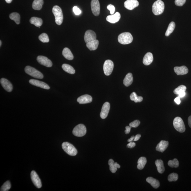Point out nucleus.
<instances>
[{
    "mask_svg": "<svg viewBox=\"0 0 191 191\" xmlns=\"http://www.w3.org/2000/svg\"><path fill=\"white\" fill-rule=\"evenodd\" d=\"M164 9V3L161 0L155 1L152 6V12L156 15H160L163 13Z\"/></svg>",
    "mask_w": 191,
    "mask_h": 191,
    "instance_id": "f257e3e1",
    "label": "nucleus"
},
{
    "mask_svg": "<svg viewBox=\"0 0 191 191\" xmlns=\"http://www.w3.org/2000/svg\"><path fill=\"white\" fill-rule=\"evenodd\" d=\"M133 38L132 35L129 32H124L120 34L118 37V41L121 44H128L132 43Z\"/></svg>",
    "mask_w": 191,
    "mask_h": 191,
    "instance_id": "f03ea898",
    "label": "nucleus"
},
{
    "mask_svg": "<svg viewBox=\"0 0 191 191\" xmlns=\"http://www.w3.org/2000/svg\"><path fill=\"white\" fill-rule=\"evenodd\" d=\"M52 11L55 17L56 23L59 25L62 24L64 17L61 9L59 6L55 5Z\"/></svg>",
    "mask_w": 191,
    "mask_h": 191,
    "instance_id": "7ed1b4c3",
    "label": "nucleus"
},
{
    "mask_svg": "<svg viewBox=\"0 0 191 191\" xmlns=\"http://www.w3.org/2000/svg\"><path fill=\"white\" fill-rule=\"evenodd\" d=\"M62 146L64 152L69 156H75L77 154V151L76 148L69 142H64L62 143Z\"/></svg>",
    "mask_w": 191,
    "mask_h": 191,
    "instance_id": "20e7f679",
    "label": "nucleus"
},
{
    "mask_svg": "<svg viewBox=\"0 0 191 191\" xmlns=\"http://www.w3.org/2000/svg\"><path fill=\"white\" fill-rule=\"evenodd\" d=\"M25 72L27 74L35 78L42 79L44 77L40 72L30 66H27L25 67Z\"/></svg>",
    "mask_w": 191,
    "mask_h": 191,
    "instance_id": "39448f33",
    "label": "nucleus"
},
{
    "mask_svg": "<svg viewBox=\"0 0 191 191\" xmlns=\"http://www.w3.org/2000/svg\"><path fill=\"white\" fill-rule=\"evenodd\" d=\"M173 125L176 130L181 133L184 132L185 127L182 119L179 117H177L174 119Z\"/></svg>",
    "mask_w": 191,
    "mask_h": 191,
    "instance_id": "423d86ee",
    "label": "nucleus"
},
{
    "mask_svg": "<svg viewBox=\"0 0 191 191\" xmlns=\"http://www.w3.org/2000/svg\"><path fill=\"white\" fill-rule=\"evenodd\" d=\"M85 126L83 124H80L75 127L73 131V134L75 136L81 137L85 135L86 133Z\"/></svg>",
    "mask_w": 191,
    "mask_h": 191,
    "instance_id": "0eeeda50",
    "label": "nucleus"
},
{
    "mask_svg": "<svg viewBox=\"0 0 191 191\" xmlns=\"http://www.w3.org/2000/svg\"><path fill=\"white\" fill-rule=\"evenodd\" d=\"M114 65L113 61L109 59L106 60L103 64V71L107 76H109L112 73L114 68Z\"/></svg>",
    "mask_w": 191,
    "mask_h": 191,
    "instance_id": "6e6552de",
    "label": "nucleus"
},
{
    "mask_svg": "<svg viewBox=\"0 0 191 191\" xmlns=\"http://www.w3.org/2000/svg\"><path fill=\"white\" fill-rule=\"evenodd\" d=\"M92 12L93 15L98 16L100 14V6L98 0H92L91 3Z\"/></svg>",
    "mask_w": 191,
    "mask_h": 191,
    "instance_id": "1a4fd4ad",
    "label": "nucleus"
},
{
    "mask_svg": "<svg viewBox=\"0 0 191 191\" xmlns=\"http://www.w3.org/2000/svg\"><path fill=\"white\" fill-rule=\"evenodd\" d=\"M30 176L32 182L35 186L37 188H41L42 187L41 181L37 173L35 171H32L30 174Z\"/></svg>",
    "mask_w": 191,
    "mask_h": 191,
    "instance_id": "9d476101",
    "label": "nucleus"
},
{
    "mask_svg": "<svg viewBox=\"0 0 191 191\" xmlns=\"http://www.w3.org/2000/svg\"><path fill=\"white\" fill-rule=\"evenodd\" d=\"M37 61L40 64L48 67H51L53 66L51 60L47 57L43 56H39L37 57Z\"/></svg>",
    "mask_w": 191,
    "mask_h": 191,
    "instance_id": "9b49d317",
    "label": "nucleus"
},
{
    "mask_svg": "<svg viewBox=\"0 0 191 191\" xmlns=\"http://www.w3.org/2000/svg\"><path fill=\"white\" fill-rule=\"evenodd\" d=\"M84 38L85 41L86 43L95 40L96 39V34L93 30H88L85 34Z\"/></svg>",
    "mask_w": 191,
    "mask_h": 191,
    "instance_id": "f8f14e48",
    "label": "nucleus"
},
{
    "mask_svg": "<svg viewBox=\"0 0 191 191\" xmlns=\"http://www.w3.org/2000/svg\"><path fill=\"white\" fill-rule=\"evenodd\" d=\"M110 109V104L109 102H106L103 105L101 111L100 113L101 118L105 119L108 116Z\"/></svg>",
    "mask_w": 191,
    "mask_h": 191,
    "instance_id": "ddd939ff",
    "label": "nucleus"
},
{
    "mask_svg": "<svg viewBox=\"0 0 191 191\" xmlns=\"http://www.w3.org/2000/svg\"><path fill=\"white\" fill-rule=\"evenodd\" d=\"M30 83L32 85L37 86L45 89L48 90L50 89L49 86L44 82H41L35 79H30L29 80Z\"/></svg>",
    "mask_w": 191,
    "mask_h": 191,
    "instance_id": "4468645a",
    "label": "nucleus"
},
{
    "mask_svg": "<svg viewBox=\"0 0 191 191\" xmlns=\"http://www.w3.org/2000/svg\"><path fill=\"white\" fill-rule=\"evenodd\" d=\"M139 3L137 0H127L124 3V7L129 10L134 9L137 7Z\"/></svg>",
    "mask_w": 191,
    "mask_h": 191,
    "instance_id": "2eb2a0df",
    "label": "nucleus"
},
{
    "mask_svg": "<svg viewBox=\"0 0 191 191\" xmlns=\"http://www.w3.org/2000/svg\"><path fill=\"white\" fill-rule=\"evenodd\" d=\"M0 82H1V86L5 90L8 92H10L12 91V89H13L12 84L7 79L4 78H1Z\"/></svg>",
    "mask_w": 191,
    "mask_h": 191,
    "instance_id": "dca6fc26",
    "label": "nucleus"
},
{
    "mask_svg": "<svg viewBox=\"0 0 191 191\" xmlns=\"http://www.w3.org/2000/svg\"><path fill=\"white\" fill-rule=\"evenodd\" d=\"M92 97L88 95H82L77 99V102L80 104L90 103L92 101Z\"/></svg>",
    "mask_w": 191,
    "mask_h": 191,
    "instance_id": "f3484780",
    "label": "nucleus"
},
{
    "mask_svg": "<svg viewBox=\"0 0 191 191\" xmlns=\"http://www.w3.org/2000/svg\"><path fill=\"white\" fill-rule=\"evenodd\" d=\"M175 72L178 75H182L187 74L189 70L186 66L176 67L174 68Z\"/></svg>",
    "mask_w": 191,
    "mask_h": 191,
    "instance_id": "a211bd4d",
    "label": "nucleus"
},
{
    "mask_svg": "<svg viewBox=\"0 0 191 191\" xmlns=\"http://www.w3.org/2000/svg\"><path fill=\"white\" fill-rule=\"evenodd\" d=\"M121 18V15L119 12H116L114 14L108 16L106 18V20L109 22L111 23H116Z\"/></svg>",
    "mask_w": 191,
    "mask_h": 191,
    "instance_id": "6ab92c4d",
    "label": "nucleus"
},
{
    "mask_svg": "<svg viewBox=\"0 0 191 191\" xmlns=\"http://www.w3.org/2000/svg\"><path fill=\"white\" fill-rule=\"evenodd\" d=\"M169 145L168 141L165 140H161L159 143L158 144L156 148V150L158 152L163 153L166 150Z\"/></svg>",
    "mask_w": 191,
    "mask_h": 191,
    "instance_id": "aec40b11",
    "label": "nucleus"
},
{
    "mask_svg": "<svg viewBox=\"0 0 191 191\" xmlns=\"http://www.w3.org/2000/svg\"><path fill=\"white\" fill-rule=\"evenodd\" d=\"M153 60V55L152 53H148L145 56L143 59V64L146 66L150 65Z\"/></svg>",
    "mask_w": 191,
    "mask_h": 191,
    "instance_id": "412c9836",
    "label": "nucleus"
},
{
    "mask_svg": "<svg viewBox=\"0 0 191 191\" xmlns=\"http://www.w3.org/2000/svg\"><path fill=\"white\" fill-rule=\"evenodd\" d=\"M99 41L96 39L86 43V46L90 50L93 51L97 49Z\"/></svg>",
    "mask_w": 191,
    "mask_h": 191,
    "instance_id": "4be33fe9",
    "label": "nucleus"
},
{
    "mask_svg": "<svg viewBox=\"0 0 191 191\" xmlns=\"http://www.w3.org/2000/svg\"><path fill=\"white\" fill-rule=\"evenodd\" d=\"M133 77L132 73H129L126 75L123 80V83L124 85L127 87L131 85L132 83Z\"/></svg>",
    "mask_w": 191,
    "mask_h": 191,
    "instance_id": "5701e85b",
    "label": "nucleus"
},
{
    "mask_svg": "<svg viewBox=\"0 0 191 191\" xmlns=\"http://www.w3.org/2000/svg\"><path fill=\"white\" fill-rule=\"evenodd\" d=\"M62 55L65 58L68 60H73L74 56L72 53L69 49L67 48H64L63 50Z\"/></svg>",
    "mask_w": 191,
    "mask_h": 191,
    "instance_id": "b1692460",
    "label": "nucleus"
},
{
    "mask_svg": "<svg viewBox=\"0 0 191 191\" xmlns=\"http://www.w3.org/2000/svg\"><path fill=\"white\" fill-rule=\"evenodd\" d=\"M146 181L148 183L150 184L153 188L155 189L158 188L160 186L159 181L153 177H149L147 178L146 179Z\"/></svg>",
    "mask_w": 191,
    "mask_h": 191,
    "instance_id": "393cba45",
    "label": "nucleus"
},
{
    "mask_svg": "<svg viewBox=\"0 0 191 191\" xmlns=\"http://www.w3.org/2000/svg\"><path fill=\"white\" fill-rule=\"evenodd\" d=\"M155 164H156L158 172L160 174H163L165 170L163 161L161 160H157L155 161Z\"/></svg>",
    "mask_w": 191,
    "mask_h": 191,
    "instance_id": "a878e982",
    "label": "nucleus"
},
{
    "mask_svg": "<svg viewBox=\"0 0 191 191\" xmlns=\"http://www.w3.org/2000/svg\"><path fill=\"white\" fill-rule=\"evenodd\" d=\"M43 4V0H34L32 4V8L35 10H40L42 8Z\"/></svg>",
    "mask_w": 191,
    "mask_h": 191,
    "instance_id": "bb28decb",
    "label": "nucleus"
},
{
    "mask_svg": "<svg viewBox=\"0 0 191 191\" xmlns=\"http://www.w3.org/2000/svg\"><path fill=\"white\" fill-rule=\"evenodd\" d=\"M30 22L32 24L35 25L37 27H41L42 25V20L37 17H32L30 20Z\"/></svg>",
    "mask_w": 191,
    "mask_h": 191,
    "instance_id": "cd10ccee",
    "label": "nucleus"
},
{
    "mask_svg": "<svg viewBox=\"0 0 191 191\" xmlns=\"http://www.w3.org/2000/svg\"><path fill=\"white\" fill-rule=\"evenodd\" d=\"M147 160L146 158L144 157H141L139 158L138 161V165L137 167L139 170H142L143 169L146 164Z\"/></svg>",
    "mask_w": 191,
    "mask_h": 191,
    "instance_id": "c85d7f7f",
    "label": "nucleus"
},
{
    "mask_svg": "<svg viewBox=\"0 0 191 191\" xmlns=\"http://www.w3.org/2000/svg\"><path fill=\"white\" fill-rule=\"evenodd\" d=\"M62 68L64 71L71 74H74L75 73V70L69 64H63Z\"/></svg>",
    "mask_w": 191,
    "mask_h": 191,
    "instance_id": "c756f323",
    "label": "nucleus"
},
{
    "mask_svg": "<svg viewBox=\"0 0 191 191\" xmlns=\"http://www.w3.org/2000/svg\"><path fill=\"white\" fill-rule=\"evenodd\" d=\"M10 18L15 22L17 24L19 25L20 20V17L19 14L17 12H13L11 14L9 15Z\"/></svg>",
    "mask_w": 191,
    "mask_h": 191,
    "instance_id": "7c9ffc66",
    "label": "nucleus"
},
{
    "mask_svg": "<svg viewBox=\"0 0 191 191\" xmlns=\"http://www.w3.org/2000/svg\"><path fill=\"white\" fill-rule=\"evenodd\" d=\"M175 23L174 22H171L169 25L166 32L165 33V35L167 37L169 36L174 31L175 28Z\"/></svg>",
    "mask_w": 191,
    "mask_h": 191,
    "instance_id": "2f4dec72",
    "label": "nucleus"
},
{
    "mask_svg": "<svg viewBox=\"0 0 191 191\" xmlns=\"http://www.w3.org/2000/svg\"><path fill=\"white\" fill-rule=\"evenodd\" d=\"M130 98L131 101H134L135 103L141 102L143 100V97L138 96L135 92L131 93L130 95Z\"/></svg>",
    "mask_w": 191,
    "mask_h": 191,
    "instance_id": "473e14b6",
    "label": "nucleus"
},
{
    "mask_svg": "<svg viewBox=\"0 0 191 191\" xmlns=\"http://www.w3.org/2000/svg\"><path fill=\"white\" fill-rule=\"evenodd\" d=\"M109 166L110 170L113 173L116 172L117 170V168L116 163H115L112 159H110L109 161Z\"/></svg>",
    "mask_w": 191,
    "mask_h": 191,
    "instance_id": "72a5a7b5",
    "label": "nucleus"
},
{
    "mask_svg": "<svg viewBox=\"0 0 191 191\" xmlns=\"http://www.w3.org/2000/svg\"><path fill=\"white\" fill-rule=\"evenodd\" d=\"M187 87L186 86L184 85H180L174 90V93L175 94L177 95L180 93L185 92L186 90Z\"/></svg>",
    "mask_w": 191,
    "mask_h": 191,
    "instance_id": "f704fd0d",
    "label": "nucleus"
},
{
    "mask_svg": "<svg viewBox=\"0 0 191 191\" xmlns=\"http://www.w3.org/2000/svg\"><path fill=\"white\" fill-rule=\"evenodd\" d=\"M179 161L176 158H174L173 160H169L168 163V165L171 167L177 168L179 166Z\"/></svg>",
    "mask_w": 191,
    "mask_h": 191,
    "instance_id": "c9c22d12",
    "label": "nucleus"
},
{
    "mask_svg": "<svg viewBox=\"0 0 191 191\" xmlns=\"http://www.w3.org/2000/svg\"><path fill=\"white\" fill-rule=\"evenodd\" d=\"M39 39L40 41L43 43H48L49 41L48 35L45 33H43L40 35L39 37Z\"/></svg>",
    "mask_w": 191,
    "mask_h": 191,
    "instance_id": "e433bc0d",
    "label": "nucleus"
},
{
    "mask_svg": "<svg viewBox=\"0 0 191 191\" xmlns=\"http://www.w3.org/2000/svg\"><path fill=\"white\" fill-rule=\"evenodd\" d=\"M11 187V183L9 181H7L1 186V191H8L10 190Z\"/></svg>",
    "mask_w": 191,
    "mask_h": 191,
    "instance_id": "4c0bfd02",
    "label": "nucleus"
},
{
    "mask_svg": "<svg viewBox=\"0 0 191 191\" xmlns=\"http://www.w3.org/2000/svg\"><path fill=\"white\" fill-rule=\"evenodd\" d=\"M178 178V174L176 173H173L168 176V180L169 182H175L177 181Z\"/></svg>",
    "mask_w": 191,
    "mask_h": 191,
    "instance_id": "58836bf2",
    "label": "nucleus"
},
{
    "mask_svg": "<svg viewBox=\"0 0 191 191\" xmlns=\"http://www.w3.org/2000/svg\"><path fill=\"white\" fill-rule=\"evenodd\" d=\"M140 122L138 120H135L134 122H131L129 124V126L131 127L136 128L140 125Z\"/></svg>",
    "mask_w": 191,
    "mask_h": 191,
    "instance_id": "ea45409f",
    "label": "nucleus"
},
{
    "mask_svg": "<svg viewBox=\"0 0 191 191\" xmlns=\"http://www.w3.org/2000/svg\"><path fill=\"white\" fill-rule=\"evenodd\" d=\"M186 0H175V4L178 6H182L186 2Z\"/></svg>",
    "mask_w": 191,
    "mask_h": 191,
    "instance_id": "a19ab883",
    "label": "nucleus"
},
{
    "mask_svg": "<svg viewBox=\"0 0 191 191\" xmlns=\"http://www.w3.org/2000/svg\"><path fill=\"white\" fill-rule=\"evenodd\" d=\"M107 8L108 10L110 11V13L111 15L114 14L115 11V8L114 5L111 4H109L108 5Z\"/></svg>",
    "mask_w": 191,
    "mask_h": 191,
    "instance_id": "79ce46f5",
    "label": "nucleus"
},
{
    "mask_svg": "<svg viewBox=\"0 0 191 191\" xmlns=\"http://www.w3.org/2000/svg\"><path fill=\"white\" fill-rule=\"evenodd\" d=\"M73 12H74L75 15H79L82 13V11L77 7H74L73 9Z\"/></svg>",
    "mask_w": 191,
    "mask_h": 191,
    "instance_id": "37998d69",
    "label": "nucleus"
},
{
    "mask_svg": "<svg viewBox=\"0 0 191 191\" xmlns=\"http://www.w3.org/2000/svg\"><path fill=\"white\" fill-rule=\"evenodd\" d=\"M136 146V143L134 142H130L127 145V146L129 148H134Z\"/></svg>",
    "mask_w": 191,
    "mask_h": 191,
    "instance_id": "c03bdc74",
    "label": "nucleus"
},
{
    "mask_svg": "<svg viewBox=\"0 0 191 191\" xmlns=\"http://www.w3.org/2000/svg\"><path fill=\"white\" fill-rule=\"evenodd\" d=\"M126 130L125 131V133L126 134H129L131 131V127L130 126H127L125 127Z\"/></svg>",
    "mask_w": 191,
    "mask_h": 191,
    "instance_id": "a18cd8bd",
    "label": "nucleus"
},
{
    "mask_svg": "<svg viewBox=\"0 0 191 191\" xmlns=\"http://www.w3.org/2000/svg\"><path fill=\"white\" fill-rule=\"evenodd\" d=\"M174 102H175L176 104L179 105L181 103V101L180 100V98L179 96L176 97V98L174 99Z\"/></svg>",
    "mask_w": 191,
    "mask_h": 191,
    "instance_id": "49530a36",
    "label": "nucleus"
},
{
    "mask_svg": "<svg viewBox=\"0 0 191 191\" xmlns=\"http://www.w3.org/2000/svg\"><path fill=\"white\" fill-rule=\"evenodd\" d=\"M140 137H141V135L140 134H138L135 137V138L134 140V141H137L139 140L140 139Z\"/></svg>",
    "mask_w": 191,
    "mask_h": 191,
    "instance_id": "de8ad7c7",
    "label": "nucleus"
},
{
    "mask_svg": "<svg viewBox=\"0 0 191 191\" xmlns=\"http://www.w3.org/2000/svg\"><path fill=\"white\" fill-rule=\"evenodd\" d=\"M185 95H186V93H185V92H183L180 93L178 95V96L180 98H182L184 97Z\"/></svg>",
    "mask_w": 191,
    "mask_h": 191,
    "instance_id": "09e8293b",
    "label": "nucleus"
},
{
    "mask_svg": "<svg viewBox=\"0 0 191 191\" xmlns=\"http://www.w3.org/2000/svg\"><path fill=\"white\" fill-rule=\"evenodd\" d=\"M188 122L189 126L191 128V115L189 116L188 119Z\"/></svg>",
    "mask_w": 191,
    "mask_h": 191,
    "instance_id": "8fccbe9b",
    "label": "nucleus"
},
{
    "mask_svg": "<svg viewBox=\"0 0 191 191\" xmlns=\"http://www.w3.org/2000/svg\"><path fill=\"white\" fill-rule=\"evenodd\" d=\"M135 137L134 136H131V137L127 140V141L130 142H132L134 140Z\"/></svg>",
    "mask_w": 191,
    "mask_h": 191,
    "instance_id": "3c124183",
    "label": "nucleus"
},
{
    "mask_svg": "<svg viewBox=\"0 0 191 191\" xmlns=\"http://www.w3.org/2000/svg\"><path fill=\"white\" fill-rule=\"evenodd\" d=\"M6 2L8 3H10L12 2V0H5Z\"/></svg>",
    "mask_w": 191,
    "mask_h": 191,
    "instance_id": "603ef678",
    "label": "nucleus"
},
{
    "mask_svg": "<svg viewBox=\"0 0 191 191\" xmlns=\"http://www.w3.org/2000/svg\"><path fill=\"white\" fill-rule=\"evenodd\" d=\"M1 41H0V46H1Z\"/></svg>",
    "mask_w": 191,
    "mask_h": 191,
    "instance_id": "864d4df0",
    "label": "nucleus"
}]
</instances>
